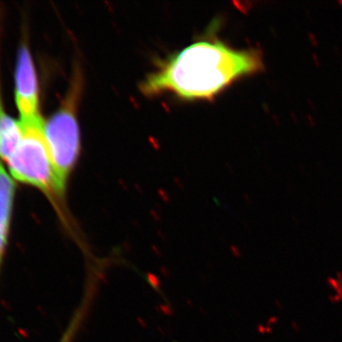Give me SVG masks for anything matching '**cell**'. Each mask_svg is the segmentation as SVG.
<instances>
[{
    "label": "cell",
    "mask_w": 342,
    "mask_h": 342,
    "mask_svg": "<svg viewBox=\"0 0 342 342\" xmlns=\"http://www.w3.org/2000/svg\"><path fill=\"white\" fill-rule=\"evenodd\" d=\"M22 138L23 128L20 121L10 117L0 107V158L8 162L17 149Z\"/></svg>",
    "instance_id": "cell-6"
},
{
    "label": "cell",
    "mask_w": 342,
    "mask_h": 342,
    "mask_svg": "<svg viewBox=\"0 0 342 342\" xmlns=\"http://www.w3.org/2000/svg\"><path fill=\"white\" fill-rule=\"evenodd\" d=\"M84 308H83V310H81L77 314H75L74 318L71 320V322L69 324V327L67 329V332L64 334L62 340L60 342H71L72 338H73V335H75L76 330L78 329V326H79L80 321L82 319V315L84 314Z\"/></svg>",
    "instance_id": "cell-7"
},
{
    "label": "cell",
    "mask_w": 342,
    "mask_h": 342,
    "mask_svg": "<svg viewBox=\"0 0 342 342\" xmlns=\"http://www.w3.org/2000/svg\"><path fill=\"white\" fill-rule=\"evenodd\" d=\"M15 103L21 123H31L42 119L39 112V91L35 68L31 55L26 47H22L17 55Z\"/></svg>",
    "instance_id": "cell-4"
},
{
    "label": "cell",
    "mask_w": 342,
    "mask_h": 342,
    "mask_svg": "<svg viewBox=\"0 0 342 342\" xmlns=\"http://www.w3.org/2000/svg\"><path fill=\"white\" fill-rule=\"evenodd\" d=\"M261 68L258 52L237 51L220 41H200L186 47L148 76L145 94L168 91L184 99H210L242 76Z\"/></svg>",
    "instance_id": "cell-1"
},
{
    "label": "cell",
    "mask_w": 342,
    "mask_h": 342,
    "mask_svg": "<svg viewBox=\"0 0 342 342\" xmlns=\"http://www.w3.org/2000/svg\"><path fill=\"white\" fill-rule=\"evenodd\" d=\"M44 124L42 119L21 123L23 138L7 164L13 179L37 187L53 202H57L64 200L65 196L58 188L44 134Z\"/></svg>",
    "instance_id": "cell-3"
},
{
    "label": "cell",
    "mask_w": 342,
    "mask_h": 342,
    "mask_svg": "<svg viewBox=\"0 0 342 342\" xmlns=\"http://www.w3.org/2000/svg\"><path fill=\"white\" fill-rule=\"evenodd\" d=\"M81 90V76L76 72L62 107L44 124V134L58 188L63 196L67 189L69 174L79 155L80 135L76 109Z\"/></svg>",
    "instance_id": "cell-2"
},
{
    "label": "cell",
    "mask_w": 342,
    "mask_h": 342,
    "mask_svg": "<svg viewBox=\"0 0 342 342\" xmlns=\"http://www.w3.org/2000/svg\"><path fill=\"white\" fill-rule=\"evenodd\" d=\"M14 191L13 177L8 174L0 162V266L8 243Z\"/></svg>",
    "instance_id": "cell-5"
}]
</instances>
